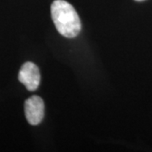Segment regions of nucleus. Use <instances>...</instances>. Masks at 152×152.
Instances as JSON below:
<instances>
[{
  "instance_id": "obj_1",
  "label": "nucleus",
  "mask_w": 152,
  "mask_h": 152,
  "mask_svg": "<svg viewBox=\"0 0 152 152\" xmlns=\"http://www.w3.org/2000/svg\"><path fill=\"white\" fill-rule=\"evenodd\" d=\"M51 14L58 31L64 37L74 38L81 30V23L75 8L64 0H55Z\"/></svg>"
},
{
  "instance_id": "obj_2",
  "label": "nucleus",
  "mask_w": 152,
  "mask_h": 152,
  "mask_svg": "<svg viewBox=\"0 0 152 152\" xmlns=\"http://www.w3.org/2000/svg\"><path fill=\"white\" fill-rule=\"evenodd\" d=\"M18 78L30 91H36L40 86V71L37 66L31 62H26L21 66Z\"/></svg>"
},
{
  "instance_id": "obj_3",
  "label": "nucleus",
  "mask_w": 152,
  "mask_h": 152,
  "mask_svg": "<svg viewBox=\"0 0 152 152\" xmlns=\"http://www.w3.org/2000/svg\"><path fill=\"white\" fill-rule=\"evenodd\" d=\"M44 102L40 96H32L25 102L26 118L31 125L39 124L44 117Z\"/></svg>"
},
{
  "instance_id": "obj_4",
  "label": "nucleus",
  "mask_w": 152,
  "mask_h": 152,
  "mask_svg": "<svg viewBox=\"0 0 152 152\" xmlns=\"http://www.w3.org/2000/svg\"><path fill=\"white\" fill-rule=\"evenodd\" d=\"M136 1H144V0H136Z\"/></svg>"
}]
</instances>
